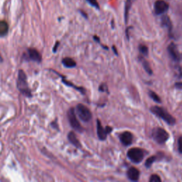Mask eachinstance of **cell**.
<instances>
[{
  "instance_id": "603a6c76",
  "label": "cell",
  "mask_w": 182,
  "mask_h": 182,
  "mask_svg": "<svg viewBox=\"0 0 182 182\" xmlns=\"http://www.w3.org/2000/svg\"><path fill=\"white\" fill-rule=\"evenodd\" d=\"M87 2L91 5V6L96 7V8L98 9L99 8V5H98L97 0H87Z\"/></svg>"
},
{
  "instance_id": "277c9868",
  "label": "cell",
  "mask_w": 182,
  "mask_h": 182,
  "mask_svg": "<svg viewBox=\"0 0 182 182\" xmlns=\"http://www.w3.org/2000/svg\"><path fill=\"white\" fill-rule=\"evenodd\" d=\"M76 113L79 118L83 122H88L92 118L90 110L83 104H78L76 107Z\"/></svg>"
},
{
  "instance_id": "52a82bcc",
  "label": "cell",
  "mask_w": 182,
  "mask_h": 182,
  "mask_svg": "<svg viewBox=\"0 0 182 182\" xmlns=\"http://www.w3.org/2000/svg\"><path fill=\"white\" fill-rule=\"evenodd\" d=\"M169 9V4L164 0H157L155 3V12L157 15L166 13Z\"/></svg>"
},
{
  "instance_id": "4fadbf2b",
  "label": "cell",
  "mask_w": 182,
  "mask_h": 182,
  "mask_svg": "<svg viewBox=\"0 0 182 182\" xmlns=\"http://www.w3.org/2000/svg\"><path fill=\"white\" fill-rule=\"evenodd\" d=\"M161 25L163 26L166 27L168 29L169 34H171V30H172V24H171L170 18L168 16H166V15H164V16L162 17V18H161Z\"/></svg>"
},
{
  "instance_id": "44dd1931",
  "label": "cell",
  "mask_w": 182,
  "mask_h": 182,
  "mask_svg": "<svg viewBox=\"0 0 182 182\" xmlns=\"http://www.w3.org/2000/svg\"><path fill=\"white\" fill-rule=\"evenodd\" d=\"M139 49H140V52L143 55H147L148 54V48L145 45H140L139 46Z\"/></svg>"
},
{
  "instance_id": "9c48e42d",
  "label": "cell",
  "mask_w": 182,
  "mask_h": 182,
  "mask_svg": "<svg viewBox=\"0 0 182 182\" xmlns=\"http://www.w3.org/2000/svg\"><path fill=\"white\" fill-rule=\"evenodd\" d=\"M120 141L124 145L128 146L132 144V140H133V135L132 134L128 132V131H126V132H124L120 135Z\"/></svg>"
},
{
  "instance_id": "d6986e66",
  "label": "cell",
  "mask_w": 182,
  "mask_h": 182,
  "mask_svg": "<svg viewBox=\"0 0 182 182\" xmlns=\"http://www.w3.org/2000/svg\"><path fill=\"white\" fill-rule=\"evenodd\" d=\"M149 95H150V98L152 99L154 101H155V102L156 103H161V99H160V98L159 97V95L156 94V93H155V92H153V91H151L150 90V92H149Z\"/></svg>"
},
{
  "instance_id": "e0dca14e",
  "label": "cell",
  "mask_w": 182,
  "mask_h": 182,
  "mask_svg": "<svg viewBox=\"0 0 182 182\" xmlns=\"http://www.w3.org/2000/svg\"><path fill=\"white\" fill-rule=\"evenodd\" d=\"M62 63L67 68H73L76 65V63H75V60L70 59V58H65V59H63Z\"/></svg>"
},
{
  "instance_id": "4316f807",
  "label": "cell",
  "mask_w": 182,
  "mask_h": 182,
  "mask_svg": "<svg viewBox=\"0 0 182 182\" xmlns=\"http://www.w3.org/2000/svg\"><path fill=\"white\" fill-rule=\"evenodd\" d=\"M105 88H106V85H101V86L100 87L99 90H101V91H105Z\"/></svg>"
},
{
  "instance_id": "7c38bea8",
  "label": "cell",
  "mask_w": 182,
  "mask_h": 182,
  "mask_svg": "<svg viewBox=\"0 0 182 182\" xmlns=\"http://www.w3.org/2000/svg\"><path fill=\"white\" fill-rule=\"evenodd\" d=\"M97 132L98 137H99L100 140H105L106 137H107L108 133L106 132L105 129L103 127L99 120L97 121Z\"/></svg>"
},
{
  "instance_id": "f546056e",
  "label": "cell",
  "mask_w": 182,
  "mask_h": 182,
  "mask_svg": "<svg viewBox=\"0 0 182 182\" xmlns=\"http://www.w3.org/2000/svg\"><path fill=\"white\" fill-rule=\"evenodd\" d=\"M181 77H182V72L181 73Z\"/></svg>"
},
{
  "instance_id": "d4e9b609",
  "label": "cell",
  "mask_w": 182,
  "mask_h": 182,
  "mask_svg": "<svg viewBox=\"0 0 182 182\" xmlns=\"http://www.w3.org/2000/svg\"><path fill=\"white\" fill-rule=\"evenodd\" d=\"M175 87L179 89H182V83H176L175 84Z\"/></svg>"
},
{
  "instance_id": "ac0fdd59",
  "label": "cell",
  "mask_w": 182,
  "mask_h": 182,
  "mask_svg": "<svg viewBox=\"0 0 182 182\" xmlns=\"http://www.w3.org/2000/svg\"><path fill=\"white\" fill-rule=\"evenodd\" d=\"M141 62H142L143 67H144V68H145V70H146V72L150 75L152 74V70H151V68L150 67V65L149 64V63L146 61V60L142 59H141Z\"/></svg>"
},
{
  "instance_id": "83f0119b",
  "label": "cell",
  "mask_w": 182,
  "mask_h": 182,
  "mask_svg": "<svg viewBox=\"0 0 182 182\" xmlns=\"http://www.w3.org/2000/svg\"><path fill=\"white\" fill-rule=\"evenodd\" d=\"M113 50H114V52H115V54H117V50H116V49H115V46H113Z\"/></svg>"
},
{
  "instance_id": "3957f363",
  "label": "cell",
  "mask_w": 182,
  "mask_h": 182,
  "mask_svg": "<svg viewBox=\"0 0 182 182\" xmlns=\"http://www.w3.org/2000/svg\"><path fill=\"white\" fill-rule=\"evenodd\" d=\"M152 138L159 144L165 143L169 139V134L161 127H156L152 131Z\"/></svg>"
},
{
  "instance_id": "ba28073f",
  "label": "cell",
  "mask_w": 182,
  "mask_h": 182,
  "mask_svg": "<svg viewBox=\"0 0 182 182\" xmlns=\"http://www.w3.org/2000/svg\"><path fill=\"white\" fill-rule=\"evenodd\" d=\"M168 51L169 55H170V56L171 57V59L174 60H175V61H179V60H180L181 59L180 53H179L175 44L171 43V44H169L168 46Z\"/></svg>"
},
{
  "instance_id": "8992f818",
  "label": "cell",
  "mask_w": 182,
  "mask_h": 182,
  "mask_svg": "<svg viewBox=\"0 0 182 182\" xmlns=\"http://www.w3.org/2000/svg\"><path fill=\"white\" fill-rule=\"evenodd\" d=\"M68 120H69L70 126H71L74 130L78 131V132H81L82 127L81 126H80L79 121L78 120L75 110L73 108H70L69 111L68 112Z\"/></svg>"
},
{
  "instance_id": "8fae6325",
  "label": "cell",
  "mask_w": 182,
  "mask_h": 182,
  "mask_svg": "<svg viewBox=\"0 0 182 182\" xmlns=\"http://www.w3.org/2000/svg\"><path fill=\"white\" fill-rule=\"evenodd\" d=\"M127 176L131 181H138L139 178H140V171L135 167H131L127 171Z\"/></svg>"
},
{
  "instance_id": "f1b7e54d",
  "label": "cell",
  "mask_w": 182,
  "mask_h": 182,
  "mask_svg": "<svg viewBox=\"0 0 182 182\" xmlns=\"http://www.w3.org/2000/svg\"><path fill=\"white\" fill-rule=\"evenodd\" d=\"M2 57H1V55H0V63L2 62Z\"/></svg>"
},
{
  "instance_id": "30bf717a",
  "label": "cell",
  "mask_w": 182,
  "mask_h": 182,
  "mask_svg": "<svg viewBox=\"0 0 182 182\" xmlns=\"http://www.w3.org/2000/svg\"><path fill=\"white\" fill-rule=\"evenodd\" d=\"M28 55H29V59L30 60H32L38 63L41 62V55L36 49H29L28 50Z\"/></svg>"
},
{
  "instance_id": "9a60e30c",
  "label": "cell",
  "mask_w": 182,
  "mask_h": 182,
  "mask_svg": "<svg viewBox=\"0 0 182 182\" xmlns=\"http://www.w3.org/2000/svg\"><path fill=\"white\" fill-rule=\"evenodd\" d=\"M68 140L70 141V142L71 143L72 145H73L75 146H76V147H80V143L79 140H78L77 136L75 135L74 132H70L69 134H68Z\"/></svg>"
},
{
  "instance_id": "5b68a950",
  "label": "cell",
  "mask_w": 182,
  "mask_h": 182,
  "mask_svg": "<svg viewBox=\"0 0 182 182\" xmlns=\"http://www.w3.org/2000/svg\"><path fill=\"white\" fill-rule=\"evenodd\" d=\"M144 151L140 148H132L127 151V156L135 163H140L144 159Z\"/></svg>"
},
{
  "instance_id": "2e32d148",
  "label": "cell",
  "mask_w": 182,
  "mask_h": 182,
  "mask_svg": "<svg viewBox=\"0 0 182 182\" xmlns=\"http://www.w3.org/2000/svg\"><path fill=\"white\" fill-rule=\"evenodd\" d=\"M9 30L8 24L5 21H0V36H4Z\"/></svg>"
},
{
  "instance_id": "cb8c5ba5",
  "label": "cell",
  "mask_w": 182,
  "mask_h": 182,
  "mask_svg": "<svg viewBox=\"0 0 182 182\" xmlns=\"http://www.w3.org/2000/svg\"><path fill=\"white\" fill-rule=\"evenodd\" d=\"M178 145H179V150L182 154V136L179 138Z\"/></svg>"
},
{
  "instance_id": "6da1fadb",
  "label": "cell",
  "mask_w": 182,
  "mask_h": 182,
  "mask_svg": "<svg viewBox=\"0 0 182 182\" xmlns=\"http://www.w3.org/2000/svg\"><path fill=\"white\" fill-rule=\"evenodd\" d=\"M150 110L155 115L158 116L159 117H160L164 120L166 123H168L169 125H173L176 122L175 118L173 117L170 114H169L167 111H166L162 108L158 107V106H154V107L150 108Z\"/></svg>"
},
{
  "instance_id": "ffe728a7",
  "label": "cell",
  "mask_w": 182,
  "mask_h": 182,
  "mask_svg": "<svg viewBox=\"0 0 182 182\" xmlns=\"http://www.w3.org/2000/svg\"><path fill=\"white\" fill-rule=\"evenodd\" d=\"M156 160V156H151L150 157H149L147 159H146V162H145V166L146 167H150L151 166V164H152L154 162H155V161Z\"/></svg>"
},
{
  "instance_id": "5bb4252c",
  "label": "cell",
  "mask_w": 182,
  "mask_h": 182,
  "mask_svg": "<svg viewBox=\"0 0 182 182\" xmlns=\"http://www.w3.org/2000/svg\"><path fill=\"white\" fill-rule=\"evenodd\" d=\"M135 0H126L125 6V22H127V20L129 18V14H130V11L131 7H132L134 2Z\"/></svg>"
},
{
  "instance_id": "484cf974",
  "label": "cell",
  "mask_w": 182,
  "mask_h": 182,
  "mask_svg": "<svg viewBox=\"0 0 182 182\" xmlns=\"http://www.w3.org/2000/svg\"><path fill=\"white\" fill-rule=\"evenodd\" d=\"M105 131H106V132H107L108 134H109L111 132V131H112V128L110 127H108H108H105Z\"/></svg>"
},
{
  "instance_id": "7402d4cb",
  "label": "cell",
  "mask_w": 182,
  "mask_h": 182,
  "mask_svg": "<svg viewBox=\"0 0 182 182\" xmlns=\"http://www.w3.org/2000/svg\"><path fill=\"white\" fill-rule=\"evenodd\" d=\"M150 182H161V180L160 177L156 174H153V175L151 176V177L150 179Z\"/></svg>"
},
{
  "instance_id": "7a4b0ae2",
  "label": "cell",
  "mask_w": 182,
  "mask_h": 182,
  "mask_svg": "<svg viewBox=\"0 0 182 182\" xmlns=\"http://www.w3.org/2000/svg\"><path fill=\"white\" fill-rule=\"evenodd\" d=\"M17 88L22 94L30 97L31 96V91H30L28 83L26 80V76L23 70H19L18 75V80H17Z\"/></svg>"
}]
</instances>
